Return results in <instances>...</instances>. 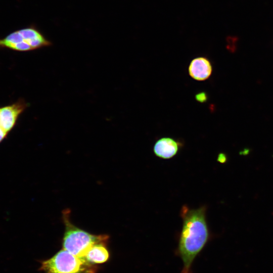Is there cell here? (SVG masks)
<instances>
[{
    "label": "cell",
    "instance_id": "52a82bcc",
    "mask_svg": "<svg viewBox=\"0 0 273 273\" xmlns=\"http://www.w3.org/2000/svg\"><path fill=\"white\" fill-rule=\"evenodd\" d=\"M180 143L171 138H162L155 143L153 147L155 155L163 159H169L178 153Z\"/></svg>",
    "mask_w": 273,
    "mask_h": 273
},
{
    "label": "cell",
    "instance_id": "ba28073f",
    "mask_svg": "<svg viewBox=\"0 0 273 273\" xmlns=\"http://www.w3.org/2000/svg\"><path fill=\"white\" fill-rule=\"evenodd\" d=\"M106 244L100 243L95 245L88 251L84 259L94 263H101L106 261L109 258V252L106 248Z\"/></svg>",
    "mask_w": 273,
    "mask_h": 273
},
{
    "label": "cell",
    "instance_id": "7a4b0ae2",
    "mask_svg": "<svg viewBox=\"0 0 273 273\" xmlns=\"http://www.w3.org/2000/svg\"><path fill=\"white\" fill-rule=\"evenodd\" d=\"M69 214L70 210L63 212V219L65 226L63 238V249L78 257L84 258L88 251L95 245L107 244L108 236L94 235L80 229L72 223Z\"/></svg>",
    "mask_w": 273,
    "mask_h": 273
},
{
    "label": "cell",
    "instance_id": "9c48e42d",
    "mask_svg": "<svg viewBox=\"0 0 273 273\" xmlns=\"http://www.w3.org/2000/svg\"><path fill=\"white\" fill-rule=\"evenodd\" d=\"M195 99L198 102L204 103L208 100V96L205 92H200L196 95Z\"/></svg>",
    "mask_w": 273,
    "mask_h": 273
},
{
    "label": "cell",
    "instance_id": "8992f818",
    "mask_svg": "<svg viewBox=\"0 0 273 273\" xmlns=\"http://www.w3.org/2000/svg\"><path fill=\"white\" fill-rule=\"evenodd\" d=\"M188 70L192 78L198 81H203L210 76L212 67L208 59L203 57H199L191 61Z\"/></svg>",
    "mask_w": 273,
    "mask_h": 273
},
{
    "label": "cell",
    "instance_id": "277c9868",
    "mask_svg": "<svg viewBox=\"0 0 273 273\" xmlns=\"http://www.w3.org/2000/svg\"><path fill=\"white\" fill-rule=\"evenodd\" d=\"M44 273H95V268L85 259L63 249L41 263Z\"/></svg>",
    "mask_w": 273,
    "mask_h": 273
},
{
    "label": "cell",
    "instance_id": "3957f363",
    "mask_svg": "<svg viewBox=\"0 0 273 273\" xmlns=\"http://www.w3.org/2000/svg\"><path fill=\"white\" fill-rule=\"evenodd\" d=\"M52 44L34 24L16 30L0 38V48L26 52L48 47Z\"/></svg>",
    "mask_w": 273,
    "mask_h": 273
},
{
    "label": "cell",
    "instance_id": "30bf717a",
    "mask_svg": "<svg viewBox=\"0 0 273 273\" xmlns=\"http://www.w3.org/2000/svg\"><path fill=\"white\" fill-rule=\"evenodd\" d=\"M8 133V132L6 131L0 126V143L6 138Z\"/></svg>",
    "mask_w": 273,
    "mask_h": 273
},
{
    "label": "cell",
    "instance_id": "5b68a950",
    "mask_svg": "<svg viewBox=\"0 0 273 273\" xmlns=\"http://www.w3.org/2000/svg\"><path fill=\"white\" fill-rule=\"evenodd\" d=\"M28 104L21 99L14 104L0 108V126L9 132L14 126L20 114Z\"/></svg>",
    "mask_w": 273,
    "mask_h": 273
},
{
    "label": "cell",
    "instance_id": "6da1fadb",
    "mask_svg": "<svg viewBox=\"0 0 273 273\" xmlns=\"http://www.w3.org/2000/svg\"><path fill=\"white\" fill-rule=\"evenodd\" d=\"M204 206L191 209L183 206L180 210L183 225L178 250L183 262L182 273H190L192 264L203 249L209 237Z\"/></svg>",
    "mask_w": 273,
    "mask_h": 273
}]
</instances>
